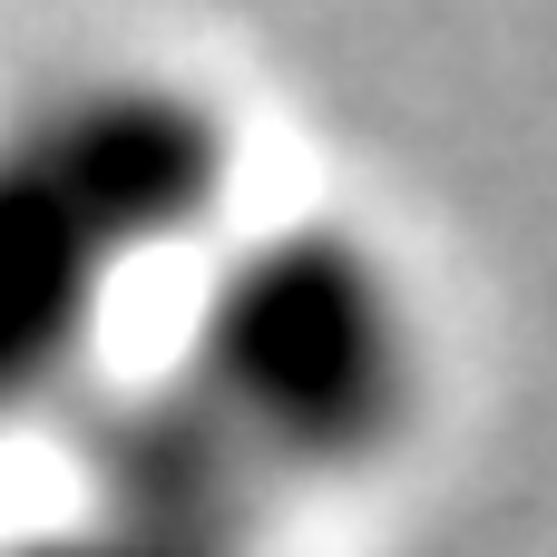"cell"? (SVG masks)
<instances>
[{"label": "cell", "mask_w": 557, "mask_h": 557, "mask_svg": "<svg viewBox=\"0 0 557 557\" xmlns=\"http://www.w3.org/2000/svg\"><path fill=\"white\" fill-rule=\"evenodd\" d=\"M176 382L274 490L372 470L421 411V304L343 215H284L206 264Z\"/></svg>", "instance_id": "1"}, {"label": "cell", "mask_w": 557, "mask_h": 557, "mask_svg": "<svg viewBox=\"0 0 557 557\" xmlns=\"http://www.w3.org/2000/svg\"><path fill=\"white\" fill-rule=\"evenodd\" d=\"M274 499L284 490L255 470V450L176 372L88 392V411H78V509L88 519L166 557H264Z\"/></svg>", "instance_id": "2"}, {"label": "cell", "mask_w": 557, "mask_h": 557, "mask_svg": "<svg viewBox=\"0 0 557 557\" xmlns=\"http://www.w3.org/2000/svg\"><path fill=\"white\" fill-rule=\"evenodd\" d=\"M127 274L137 264L10 117L0 127V421L88 392V352Z\"/></svg>", "instance_id": "3"}, {"label": "cell", "mask_w": 557, "mask_h": 557, "mask_svg": "<svg viewBox=\"0 0 557 557\" xmlns=\"http://www.w3.org/2000/svg\"><path fill=\"white\" fill-rule=\"evenodd\" d=\"M0 557H166V548H147V539H127V529H108V519L69 509V519H49V529L0 539Z\"/></svg>", "instance_id": "4"}]
</instances>
